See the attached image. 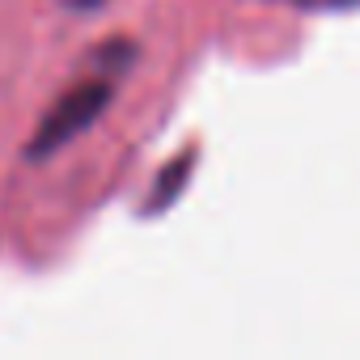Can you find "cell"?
Wrapping results in <instances>:
<instances>
[{"label":"cell","instance_id":"6da1fadb","mask_svg":"<svg viewBox=\"0 0 360 360\" xmlns=\"http://www.w3.org/2000/svg\"><path fill=\"white\" fill-rule=\"evenodd\" d=\"M119 68H123V64H115L110 72H81V77L47 106V115L39 119V127H34V136H30V144H26V157H30V161H47V157H56L60 148H68L77 136H85V131L102 119V110L115 102Z\"/></svg>","mask_w":360,"mask_h":360},{"label":"cell","instance_id":"7a4b0ae2","mask_svg":"<svg viewBox=\"0 0 360 360\" xmlns=\"http://www.w3.org/2000/svg\"><path fill=\"white\" fill-rule=\"evenodd\" d=\"M280 5H292V9H314V13H330V9H356L360 0H280Z\"/></svg>","mask_w":360,"mask_h":360},{"label":"cell","instance_id":"3957f363","mask_svg":"<svg viewBox=\"0 0 360 360\" xmlns=\"http://www.w3.org/2000/svg\"><path fill=\"white\" fill-rule=\"evenodd\" d=\"M68 5H102V0H68Z\"/></svg>","mask_w":360,"mask_h":360}]
</instances>
